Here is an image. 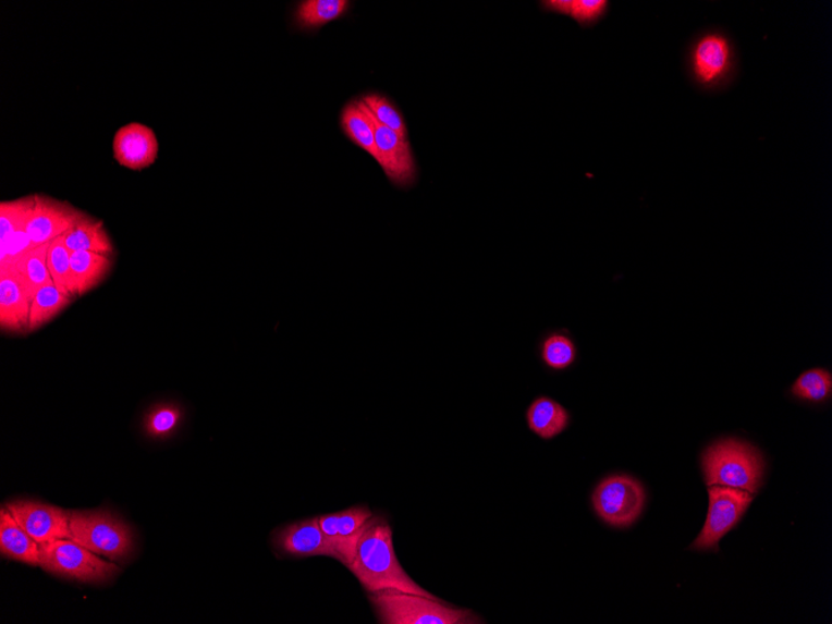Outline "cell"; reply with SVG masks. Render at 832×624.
<instances>
[{
  "label": "cell",
  "instance_id": "cell-16",
  "mask_svg": "<svg viewBox=\"0 0 832 624\" xmlns=\"http://www.w3.org/2000/svg\"><path fill=\"white\" fill-rule=\"evenodd\" d=\"M352 10L348 0H302L292 14V24L301 33L316 34L326 25L345 19Z\"/></svg>",
  "mask_w": 832,
  "mask_h": 624
},
{
  "label": "cell",
  "instance_id": "cell-1",
  "mask_svg": "<svg viewBox=\"0 0 832 624\" xmlns=\"http://www.w3.org/2000/svg\"><path fill=\"white\" fill-rule=\"evenodd\" d=\"M346 567L369 594L396 589L406 594L438 598L416 584L399 563L392 527L383 516L372 517L359 537L353 559Z\"/></svg>",
  "mask_w": 832,
  "mask_h": 624
},
{
  "label": "cell",
  "instance_id": "cell-24",
  "mask_svg": "<svg viewBox=\"0 0 832 624\" xmlns=\"http://www.w3.org/2000/svg\"><path fill=\"white\" fill-rule=\"evenodd\" d=\"M546 12L566 15L574 20L579 27H594L609 12L610 2L607 0H548L541 2Z\"/></svg>",
  "mask_w": 832,
  "mask_h": 624
},
{
  "label": "cell",
  "instance_id": "cell-17",
  "mask_svg": "<svg viewBox=\"0 0 832 624\" xmlns=\"http://www.w3.org/2000/svg\"><path fill=\"white\" fill-rule=\"evenodd\" d=\"M528 429L542 440H552L570 427L571 415L558 401L546 395L537 396L525 413Z\"/></svg>",
  "mask_w": 832,
  "mask_h": 624
},
{
  "label": "cell",
  "instance_id": "cell-10",
  "mask_svg": "<svg viewBox=\"0 0 832 624\" xmlns=\"http://www.w3.org/2000/svg\"><path fill=\"white\" fill-rule=\"evenodd\" d=\"M5 507L39 545L71 539V511L32 500L13 501Z\"/></svg>",
  "mask_w": 832,
  "mask_h": 624
},
{
  "label": "cell",
  "instance_id": "cell-22",
  "mask_svg": "<svg viewBox=\"0 0 832 624\" xmlns=\"http://www.w3.org/2000/svg\"><path fill=\"white\" fill-rule=\"evenodd\" d=\"M341 129L346 138L355 146L367 151L379 161L375 132L370 121L358 106L357 99L346 102L341 111Z\"/></svg>",
  "mask_w": 832,
  "mask_h": 624
},
{
  "label": "cell",
  "instance_id": "cell-12",
  "mask_svg": "<svg viewBox=\"0 0 832 624\" xmlns=\"http://www.w3.org/2000/svg\"><path fill=\"white\" fill-rule=\"evenodd\" d=\"M371 511L367 506H353L341 513L319 516V525L335 552V559L348 566L359 537L370 524Z\"/></svg>",
  "mask_w": 832,
  "mask_h": 624
},
{
  "label": "cell",
  "instance_id": "cell-3",
  "mask_svg": "<svg viewBox=\"0 0 832 624\" xmlns=\"http://www.w3.org/2000/svg\"><path fill=\"white\" fill-rule=\"evenodd\" d=\"M379 623L384 624H478L485 623L470 610L427 596L386 589L369 594Z\"/></svg>",
  "mask_w": 832,
  "mask_h": 624
},
{
  "label": "cell",
  "instance_id": "cell-31",
  "mask_svg": "<svg viewBox=\"0 0 832 624\" xmlns=\"http://www.w3.org/2000/svg\"><path fill=\"white\" fill-rule=\"evenodd\" d=\"M0 242H2L0 245V271L15 270L22 258L37 247L30 240L27 229L16 231Z\"/></svg>",
  "mask_w": 832,
  "mask_h": 624
},
{
  "label": "cell",
  "instance_id": "cell-6",
  "mask_svg": "<svg viewBox=\"0 0 832 624\" xmlns=\"http://www.w3.org/2000/svg\"><path fill=\"white\" fill-rule=\"evenodd\" d=\"M39 566L48 574L82 584H106L120 568L72 539L39 545Z\"/></svg>",
  "mask_w": 832,
  "mask_h": 624
},
{
  "label": "cell",
  "instance_id": "cell-15",
  "mask_svg": "<svg viewBox=\"0 0 832 624\" xmlns=\"http://www.w3.org/2000/svg\"><path fill=\"white\" fill-rule=\"evenodd\" d=\"M32 301L23 276L16 270L0 271V328L10 334L29 333Z\"/></svg>",
  "mask_w": 832,
  "mask_h": 624
},
{
  "label": "cell",
  "instance_id": "cell-11",
  "mask_svg": "<svg viewBox=\"0 0 832 624\" xmlns=\"http://www.w3.org/2000/svg\"><path fill=\"white\" fill-rule=\"evenodd\" d=\"M85 215L86 212L77 210L71 203L36 195V206L27 232L37 246L50 244L51 241L65 235Z\"/></svg>",
  "mask_w": 832,
  "mask_h": 624
},
{
  "label": "cell",
  "instance_id": "cell-8",
  "mask_svg": "<svg viewBox=\"0 0 832 624\" xmlns=\"http://www.w3.org/2000/svg\"><path fill=\"white\" fill-rule=\"evenodd\" d=\"M754 500L753 493L725 487H709V510L703 530L689 550L719 551V541L739 524Z\"/></svg>",
  "mask_w": 832,
  "mask_h": 624
},
{
  "label": "cell",
  "instance_id": "cell-23",
  "mask_svg": "<svg viewBox=\"0 0 832 624\" xmlns=\"http://www.w3.org/2000/svg\"><path fill=\"white\" fill-rule=\"evenodd\" d=\"M184 418L185 412L178 403L155 404L144 415V435L152 440L170 439L180 430Z\"/></svg>",
  "mask_w": 832,
  "mask_h": 624
},
{
  "label": "cell",
  "instance_id": "cell-4",
  "mask_svg": "<svg viewBox=\"0 0 832 624\" xmlns=\"http://www.w3.org/2000/svg\"><path fill=\"white\" fill-rule=\"evenodd\" d=\"M69 527L72 540L112 562L134 552L132 528L109 510L72 511Z\"/></svg>",
  "mask_w": 832,
  "mask_h": 624
},
{
  "label": "cell",
  "instance_id": "cell-21",
  "mask_svg": "<svg viewBox=\"0 0 832 624\" xmlns=\"http://www.w3.org/2000/svg\"><path fill=\"white\" fill-rule=\"evenodd\" d=\"M540 359L551 371H565L576 363L578 350L566 329L546 332L539 343Z\"/></svg>",
  "mask_w": 832,
  "mask_h": 624
},
{
  "label": "cell",
  "instance_id": "cell-20",
  "mask_svg": "<svg viewBox=\"0 0 832 624\" xmlns=\"http://www.w3.org/2000/svg\"><path fill=\"white\" fill-rule=\"evenodd\" d=\"M72 271L77 297L85 296L108 279L114 267V258L100 254L72 253Z\"/></svg>",
  "mask_w": 832,
  "mask_h": 624
},
{
  "label": "cell",
  "instance_id": "cell-2",
  "mask_svg": "<svg viewBox=\"0 0 832 624\" xmlns=\"http://www.w3.org/2000/svg\"><path fill=\"white\" fill-rule=\"evenodd\" d=\"M701 469L708 487L738 489L757 495L766 463L759 450L747 441L723 439L706 450Z\"/></svg>",
  "mask_w": 832,
  "mask_h": 624
},
{
  "label": "cell",
  "instance_id": "cell-29",
  "mask_svg": "<svg viewBox=\"0 0 832 624\" xmlns=\"http://www.w3.org/2000/svg\"><path fill=\"white\" fill-rule=\"evenodd\" d=\"M832 377L825 369L817 368L804 371L792 387V394L802 401L823 403L831 396Z\"/></svg>",
  "mask_w": 832,
  "mask_h": 624
},
{
  "label": "cell",
  "instance_id": "cell-5",
  "mask_svg": "<svg viewBox=\"0 0 832 624\" xmlns=\"http://www.w3.org/2000/svg\"><path fill=\"white\" fill-rule=\"evenodd\" d=\"M687 62L693 83L701 90L717 91L734 81L738 56L725 33L708 30L692 41Z\"/></svg>",
  "mask_w": 832,
  "mask_h": 624
},
{
  "label": "cell",
  "instance_id": "cell-26",
  "mask_svg": "<svg viewBox=\"0 0 832 624\" xmlns=\"http://www.w3.org/2000/svg\"><path fill=\"white\" fill-rule=\"evenodd\" d=\"M49 245H40L33 248L30 253L22 258L15 270L23 276L25 290H27L30 301L36 294L45 289L46 285L53 283L48 267Z\"/></svg>",
  "mask_w": 832,
  "mask_h": 624
},
{
  "label": "cell",
  "instance_id": "cell-13",
  "mask_svg": "<svg viewBox=\"0 0 832 624\" xmlns=\"http://www.w3.org/2000/svg\"><path fill=\"white\" fill-rule=\"evenodd\" d=\"M114 159L133 171L150 168L159 158V142L154 130L140 123L120 127L112 142Z\"/></svg>",
  "mask_w": 832,
  "mask_h": 624
},
{
  "label": "cell",
  "instance_id": "cell-25",
  "mask_svg": "<svg viewBox=\"0 0 832 624\" xmlns=\"http://www.w3.org/2000/svg\"><path fill=\"white\" fill-rule=\"evenodd\" d=\"M71 297L65 296L60 292L54 282L46 285L41 289L36 297L32 301L30 316H29V333L38 331L41 327L47 326L57 316L72 305Z\"/></svg>",
  "mask_w": 832,
  "mask_h": 624
},
{
  "label": "cell",
  "instance_id": "cell-28",
  "mask_svg": "<svg viewBox=\"0 0 832 624\" xmlns=\"http://www.w3.org/2000/svg\"><path fill=\"white\" fill-rule=\"evenodd\" d=\"M381 125L392 130L399 136L409 140V132L402 114L395 103L380 93H366L359 98Z\"/></svg>",
  "mask_w": 832,
  "mask_h": 624
},
{
  "label": "cell",
  "instance_id": "cell-18",
  "mask_svg": "<svg viewBox=\"0 0 832 624\" xmlns=\"http://www.w3.org/2000/svg\"><path fill=\"white\" fill-rule=\"evenodd\" d=\"M0 552L5 559L39 566V543L16 523L11 511H0Z\"/></svg>",
  "mask_w": 832,
  "mask_h": 624
},
{
  "label": "cell",
  "instance_id": "cell-7",
  "mask_svg": "<svg viewBox=\"0 0 832 624\" xmlns=\"http://www.w3.org/2000/svg\"><path fill=\"white\" fill-rule=\"evenodd\" d=\"M646 492L638 480L627 475L604 479L592 495L596 514L613 527H628L643 514Z\"/></svg>",
  "mask_w": 832,
  "mask_h": 624
},
{
  "label": "cell",
  "instance_id": "cell-14",
  "mask_svg": "<svg viewBox=\"0 0 832 624\" xmlns=\"http://www.w3.org/2000/svg\"><path fill=\"white\" fill-rule=\"evenodd\" d=\"M276 549L291 558L329 556L335 559L331 542L320 528L319 518L302 522L280 528L274 533Z\"/></svg>",
  "mask_w": 832,
  "mask_h": 624
},
{
  "label": "cell",
  "instance_id": "cell-27",
  "mask_svg": "<svg viewBox=\"0 0 832 624\" xmlns=\"http://www.w3.org/2000/svg\"><path fill=\"white\" fill-rule=\"evenodd\" d=\"M71 249L65 245L64 235L50 242L48 267L56 287L72 299L77 298L71 262Z\"/></svg>",
  "mask_w": 832,
  "mask_h": 624
},
{
  "label": "cell",
  "instance_id": "cell-9",
  "mask_svg": "<svg viewBox=\"0 0 832 624\" xmlns=\"http://www.w3.org/2000/svg\"><path fill=\"white\" fill-rule=\"evenodd\" d=\"M357 101L375 132L379 154L378 163L390 184L401 189L414 187L418 182L419 170L409 140H405L392 130L381 125L359 98Z\"/></svg>",
  "mask_w": 832,
  "mask_h": 624
},
{
  "label": "cell",
  "instance_id": "cell-19",
  "mask_svg": "<svg viewBox=\"0 0 832 624\" xmlns=\"http://www.w3.org/2000/svg\"><path fill=\"white\" fill-rule=\"evenodd\" d=\"M65 245L71 253H85L100 254L110 257H114L117 254L114 244L109 236L106 227L101 220L91 218L89 213H86L84 218L74 224L65 235Z\"/></svg>",
  "mask_w": 832,
  "mask_h": 624
},
{
  "label": "cell",
  "instance_id": "cell-30",
  "mask_svg": "<svg viewBox=\"0 0 832 624\" xmlns=\"http://www.w3.org/2000/svg\"><path fill=\"white\" fill-rule=\"evenodd\" d=\"M34 206L36 195L0 204V241L10 237L16 231L27 229Z\"/></svg>",
  "mask_w": 832,
  "mask_h": 624
}]
</instances>
